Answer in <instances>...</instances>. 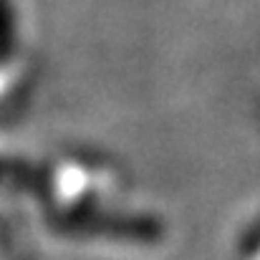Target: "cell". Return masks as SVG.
I'll list each match as a JSON object with an SVG mask.
<instances>
[{"instance_id": "obj_1", "label": "cell", "mask_w": 260, "mask_h": 260, "mask_svg": "<svg viewBox=\"0 0 260 260\" xmlns=\"http://www.w3.org/2000/svg\"><path fill=\"white\" fill-rule=\"evenodd\" d=\"M10 48V8L8 0H0V51Z\"/></svg>"}]
</instances>
